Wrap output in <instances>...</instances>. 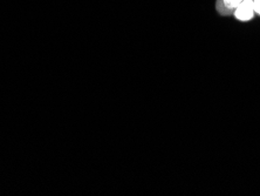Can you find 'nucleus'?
Here are the masks:
<instances>
[{"label":"nucleus","mask_w":260,"mask_h":196,"mask_svg":"<svg viewBox=\"0 0 260 196\" xmlns=\"http://www.w3.org/2000/svg\"><path fill=\"white\" fill-rule=\"evenodd\" d=\"M254 5V12L260 15V0H253Z\"/></svg>","instance_id":"7ed1b4c3"},{"label":"nucleus","mask_w":260,"mask_h":196,"mask_svg":"<svg viewBox=\"0 0 260 196\" xmlns=\"http://www.w3.org/2000/svg\"><path fill=\"white\" fill-rule=\"evenodd\" d=\"M243 0H217L216 9L220 15H231Z\"/></svg>","instance_id":"f03ea898"},{"label":"nucleus","mask_w":260,"mask_h":196,"mask_svg":"<svg viewBox=\"0 0 260 196\" xmlns=\"http://www.w3.org/2000/svg\"><path fill=\"white\" fill-rule=\"evenodd\" d=\"M253 0H243L240 5L233 12V15L240 21H248L254 17Z\"/></svg>","instance_id":"f257e3e1"}]
</instances>
